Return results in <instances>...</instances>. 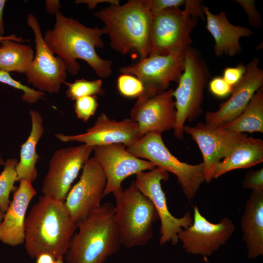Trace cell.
<instances>
[{
	"label": "cell",
	"instance_id": "cell-5",
	"mask_svg": "<svg viewBox=\"0 0 263 263\" xmlns=\"http://www.w3.org/2000/svg\"><path fill=\"white\" fill-rule=\"evenodd\" d=\"M113 195L121 244L127 248L145 245L151 239L153 225L159 219L152 203L140 191L134 180L128 188Z\"/></svg>",
	"mask_w": 263,
	"mask_h": 263
},
{
	"label": "cell",
	"instance_id": "cell-22",
	"mask_svg": "<svg viewBox=\"0 0 263 263\" xmlns=\"http://www.w3.org/2000/svg\"><path fill=\"white\" fill-rule=\"evenodd\" d=\"M243 240L248 250L247 257L263 254V192L252 191L245 203L241 219Z\"/></svg>",
	"mask_w": 263,
	"mask_h": 263
},
{
	"label": "cell",
	"instance_id": "cell-3",
	"mask_svg": "<svg viewBox=\"0 0 263 263\" xmlns=\"http://www.w3.org/2000/svg\"><path fill=\"white\" fill-rule=\"evenodd\" d=\"M104 24L110 46L123 55L149 56L152 19L147 0H129L123 5H110L93 14Z\"/></svg>",
	"mask_w": 263,
	"mask_h": 263
},
{
	"label": "cell",
	"instance_id": "cell-9",
	"mask_svg": "<svg viewBox=\"0 0 263 263\" xmlns=\"http://www.w3.org/2000/svg\"><path fill=\"white\" fill-rule=\"evenodd\" d=\"M185 54L150 55L119 69L121 74L133 75L143 84V93L133 107H138L167 90L171 82L178 83L185 68Z\"/></svg>",
	"mask_w": 263,
	"mask_h": 263
},
{
	"label": "cell",
	"instance_id": "cell-19",
	"mask_svg": "<svg viewBox=\"0 0 263 263\" xmlns=\"http://www.w3.org/2000/svg\"><path fill=\"white\" fill-rule=\"evenodd\" d=\"M173 91L171 89L163 91L132 109L130 119L137 124L141 137L149 132L162 133L174 129L176 111Z\"/></svg>",
	"mask_w": 263,
	"mask_h": 263
},
{
	"label": "cell",
	"instance_id": "cell-27",
	"mask_svg": "<svg viewBox=\"0 0 263 263\" xmlns=\"http://www.w3.org/2000/svg\"><path fill=\"white\" fill-rule=\"evenodd\" d=\"M18 162L17 158L7 159L5 161L4 169L0 174V208L3 213L9 207L10 194L14 189V184L17 182L16 166Z\"/></svg>",
	"mask_w": 263,
	"mask_h": 263
},
{
	"label": "cell",
	"instance_id": "cell-42",
	"mask_svg": "<svg viewBox=\"0 0 263 263\" xmlns=\"http://www.w3.org/2000/svg\"><path fill=\"white\" fill-rule=\"evenodd\" d=\"M5 39H10L19 43L25 42V40L22 37H17L15 34H12L7 36H0V45L1 41Z\"/></svg>",
	"mask_w": 263,
	"mask_h": 263
},
{
	"label": "cell",
	"instance_id": "cell-44",
	"mask_svg": "<svg viewBox=\"0 0 263 263\" xmlns=\"http://www.w3.org/2000/svg\"><path fill=\"white\" fill-rule=\"evenodd\" d=\"M4 164L5 161L2 158L1 153L0 152V166H4Z\"/></svg>",
	"mask_w": 263,
	"mask_h": 263
},
{
	"label": "cell",
	"instance_id": "cell-11",
	"mask_svg": "<svg viewBox=\"0 0 263 263\" xmlns=\"http://www.w3.org/2000/svg\"><path fill=\"white\" fill-rule=\"evenodd\" d=\"M169 177L167 171L156 167L148 171L137 174L134 180L136 187L151 201L157 212L161 222L159 244L162 245L168 242L176 245L179 242V233L191 225L193 221L188 211L179 218L169 212L161 186V181L167 180Z\"/></svg>",
	"mask_w": 263,
	"mask_h": 263
},
{
	"label": "cell",
	"instance_id": "cell-6",
	"mask_svg": "<svg viewBox=\"0 0 263 263\" xmlns=\"http://www.w3.org/2000/svg\"><path fill=\"white\" fill-rule=\"evenodd\" d=\"M210 76L208 66L196 49L190 46L186 52L184 71L173 92L176 119L174 135L184 138L186 121L195 120L201 114L205 88Z\"/></svg>",
	"mask_w": 263,
	"mask_h": 263
},
{
	"label": "cell",
	"instance_id": "cell-14",
	"mask_svg": "<svg viewBox=\"0 0 263 263\" xmlns=\"http://www.w3.org/2000/svg\"><path fill=\"white\" fill-rule=\"evenodd\" d=\"M93 151L106 177L104 197L123 190L122 183L128 177L156 167L153 163L132 154L121 143L94 146Z\"/></svg>",
	"mask_w": 263,
	"mask_h": 263
},
{
	"label": "cell",
	"instance_id": "cell-41",
	"mask_svg": "<svg viewBox=\"0 0 263 263\" xmlns=\"http://www.w3.org/2000/svg\"><path fill=\"white\" fill-rule=\"evenodd\" d=\"M6 0H0V36H3L4 34V27L3 21V12Z\"/></svg>",
	"mask_w": 263,
	"mask_h": 263
},
{
	"label": "cell",
	"instance_id": "cell-30",
	"mask_svg": "<svg viewBox=\"0 0 263 263\" xmlns=\"http://www.w3.org/2000/svg\"><path fill=\"white\" fill-rule=\"evenodd\" d=\"M116 83L119 93L126 97L138 98L143 91L141 81L132 75L121 74L118 77Z\"/></svg>",
	"mask_w": 263,
	"mask_h": 263
},
{
	"label": "cell",
	"instance_id": "cell-21",
	"mask_svg": "<svg viewBox=\"0 0 263 263\" xmlns=\"http://www.w3.org/2000/svg\"><path fill=\"white\" fill-rule=\"evenodd\" d=\"M203 9L206 28L215 42V56L219 57L225 55L233 56L241 53L242 48L240 44V38L250 37L254 32L248 28L231 24L224 11L214 14L204 5Z\"/></svg>",
	"mask_w": 263,
	"mask_h": 263
},
{
	"label": "cell",
	"instance_id": "cell-26",
	"mask_svg": "<svg viewBox=\"0 0 263 263\" xmlns=\"http://www.w3.org/2000/svg\"><path fill=\"white\" fill-rule=\"evenodd\" d=\"M223 127L239 133L263 132V86L256 92L241 114Z\"/></svg>",
	"mask_w": 263,
	"mask_h": 263
},
{
	"label": "cell",
	"instance_id": "cell-28",
	"mask_svg": "<svg viewBox=\"0 0 263 263\" xmlns=\"http://www.w3.org/2000/svg\"><path fill=\"white\" fill-rule=\"evenodd\" d=\"M64 84L67 87L66 96L71 100L86 96L103 95L105 93L102 81L100 79L92 80L77 79L72 83L65 81Z\"/></svg>",
	"mask_w": 263,
	"mask_h": 263
},
{
	"label": "cell",
	"instance_id": "cell-43",
	"mask_svg": "<svg viewBox=\"0 0 263 263\" xmlns=\"http://www.w3.org/2000/svg\"><path fill=\"white\" fill-rule=\"evenodd\" d=\"M54 263H64L63 261V258H60L56 259Z\"/></svg>",
	"mask_w": 263,
	"mask_h": 263
},
{
	"label": "cell",
	"instance_id": "cell-31",
	"mask_svg": "<svg viewBox=\"0 0 263 263\" xmlns=\"http://www.w3.org/2000/svg\"><path fill=\"white\" fill-rule=\"evenodd\" d=\"M74 106L77 118L86 122L95 113L98 107L97 97L91 95L80 97L75 100Z\"/></svg>",
	"mask_w": 263,
	"mask_h": 263
},
{
	"label": "cell",
	"instance_id": "cell-24",
	"mask_svg": "<svg viewBox=\"0 0 263 263\" xmlns=\"http://www.w3.org/2000/svg\"><path fill=\"white\" fill-rule=\"evenodd\" d=\"M30 114L32 122L30 133L26 141L21 145L19 161L16 166L17 181L28 180L33 182L38 176L36 165L39 158L36 148L44 132L43 118L40 113L31 110Z\"/></svg>",
	"mask_w": 263,
	"mask_h": 263
},
{
	"label": "cell",
	"instance_id": "cell-8",
	"mask_svg": "<svg viewBox=\"0 0 263 263\" xmlns=\"http://www.w3.org/2000/svg\"><path fill=\"white\" fill-rule=\"evenodd\" d=\"M198 20L180 7L152 14L149 55L185 54L191 46L190 35Z\"/></svg>",
	"mask_w": 263,
	"mask_h": 263
},
{
	"label": "cell",
	"instance_id": "cell-10",
	"mask_svg": "<svg viewBox=\"0 0 263 263\" xmlns=\"http://www.w3.org/2000/svg\"><path fill=\"white\" fill-rule=\"evenodd\" d=\"M94 149L93 146L83 144L56 150L50 159L43 181V196L64 202L72 183Z\"/></svg>",
	"mask_w": 263,
	"mask_h": 263
},
{
	"label": "cell",
	"instance_id": "cell-17",
	"mask_svg": "<svg viewBox=\"0 0 263 263\" xmlns=\"http://www.w3.org/2000/svg\"><path fill=\"white\" fill-rule=\"evenodd\" d=\"M259 64V59L255 57L245 65L246 73L233 86L230 98L221 103L217 111L206 113L205 124L224 127L241 114L256 92L263 86V70Z\"/></svg>",
	"mask_w": 263,
	"mask_h": 263
},
{
	"label": "cell",
	"instance_id": "cell-2",
	"mask_svg": "<svg viewBox=\"0 0 263 263\" xmlns=\"http://www.w3.org/2000/svg\"><path fill=\"white\" fill-rule=\"evenodd\" d=\"M77 228L64 202L40 197L25 219V249L33 258L43 253L63 258Z\"/></svg>",
	"mask_w": 263,
	"mask_h": 263
},
{
	"label": "cell",
	"instance_id": "cell-18",
	"mask_svg": "<svg viewBox=\"0 0 263 263\" xmlns=\"http://www.w3.org/2000/svg\"><path fill=\"white\" fill-rule=\"evenodd\" d=\"M55 136L64 142L76 141L94 147L121 143L127 147L141 137L137 124L131 119L116 121L111 119L104 113L84 133L76 135L59 133Z\"/></svg>",
	"mask_w": 263,
	"mask_h": 263
},
{
	"label": "cell",
	"instance_id": "cell-13",
	"mask_svg": "<svg viewBox=\"0 0 263 263\" xmlns=\"http://www.w3.org/2000/svg\"><path fill=\"white\" fill-rule=\"evenodd\" d=\"M106 177L93 156L84 164L79 180L70 190L64 201L71 217L77 224L98 208L104 197Z\"/></svg>",
	"mask_w": 263,
	"mask_h": 263
},
{
	"label": "cell",
	"instance_id": "cell-16",
	"mask_svg": "<svg viewBox=\"0 0 263 263\" xmlns=\"http://www.w3.org/2000/svg\"><path fill=\"white\" fill-rule=\"evenodd\" d=\"M193 210L192 225L179 233V241L187 253L210 256L230 238L235 230V225L227 217L216 224L211 223L197 206Z\"/></svg>",
	"mask_w": 263,
	"mask_h": 263
},
{
	"label": "cell",
	"instance_id": "cell-4",
	"mask_svg": "<svg viewBox=\"0 0 263 263\" xmlns=\"http://www.w3.org/2000/svg\"><path fill=\"white\" fill-rule=\"evenodd\" d=\"M77 226L65 254L67 263H105L122 245L111 203L101 205Z\"/></svg>",
	"mask_w": 263,
	"mask_h": 263
},
{
	"label": "cell",
	"instance_id": "cell-40",
	"mask_svg": "<svg viewBox=\"0 0 263 263\" xmlns=\"http://www.w3.org/2000/svg\"><path fill=\"white\" fill-rule=\"evenodd\" d=\"M55 260L51 255L43 253L37 257L36 263H54Z\"/></svg>",
	"mask_w": 263,
	"mask_h": 263
},
{
	"label": "cell",
	"instance_id": "cell-34",
	"mask_svg": "<svg viewBox=\"0 0 263 263\" xmlns=\"http://www.w3.org/2000/svg\"><path fill=\"white\" fill-rule=\"evenodd\" d=\"M244 10L248 17L249 23L256 28L262 26L261 16L256 9L255 5V1L253 0H236Z\"/></svg>",
	"mask_w": 263,
	"mask_h": 263
},
{
	"label": "cell",
	"instance_id": "cell-39",
	"mask_svg": "<svg viewBox=\"0 0 263 263\" xmlns=\"http://www.w3.org/2000/svg\"><path fill=\"white\" fill-rule=\"evenodd\" d=\"M60 7L58 0H46V9L49 14L55 13Z\"/></svg>",
	"mask_w": 263,
	"mask_h": 263
},
{
	"label": "cell",
	"instance_id": "cell-32",
	"mask_svg": "<svg viewBox=\"0 0 263 263\" xmlns=\"http://www.w3.org/2000/svg\"><path fill=\"white\" fill-rule=\"evenodd\" d=\"M242 187L252 191L263 192V169L248 171L244 179Z\"/></svg>",
	"mask_w": 263,
	"mask_h": 263
},
{
	"label": "cell",
	"instance_id": "cell-20",
	"mask_svg": "<svg viewBox=\"0 0 263 263\" xmlns=\"http://www.w3.org/2000/svg\"><path fill=\"white\" fill-rule=\"evenodd\" d=\"M19 182V186L14 192L13 199L0 224V241L12 246L24 242L26 212L30 202L37 194L31 182L21 180Z\"/></svg>",
	"mask_w": 263,
	"mask_h": 263
},
{
	"label": "cell",
	"instance_id": "cell-35",
	"mask_svg": "<svg viewBox=\"0 0 263 263\" xmlns=\"http://www.w3.org/2000/svg\"><path fill=\"white\" fill-rule=\"evenodd\" d=\"M150 12L153 14L167 10L184 6L186 0H147Z\"/></svg>",
	"mask_w": 263,
	"mask_h": 263
},
{
	"label": "cell",
	"instance_id": "cell-37",
	"mask_svg": "<svg viewBox=\"0 0 263 263\" xmlns=\"http://www.w3.org/2000/svg\"><path fill=\"white\" fill-rule=\"evenodd\" d=\"M202 1L199 0H186L184 9L195 18L205 20L203 9Z\"/></svg>",
	"mask_w": 263,
	"mask_h": 263
},
{
	"label": "cell",
	"instance_id": "cell-36",
	"mask_svg": "<svg viewBox=\"0 0 263 263\" xmlns=\"http://www.w3.org/2000/svg\"><path fill=\"white\" fill-rule=\"evenodd\" d=\"M246 71L245 65L238 64L235 67L225 68L222 77L227 83L233 86L240 81Z\"/></svg>",
	"mask_w": 263,
	"mask_h": 263
},
{
	"label": "cell",
	"instance_id": "cell-33",
	"mask_svg": "<svg viewBox=\"0 0 263 263\" xmlns=\"http://www.w3.org/2000/svg\"><path fill=\"white\" fill-rule=\"evenodd\" d=\"M208 88L215 96L224 98L231 94L233 86L227 83L222 76H216L209 81Z\"/></svg>",
	"mask_w": 263,
	"mask_h": 263
},
{
	"label": "cell",
	"instance_id": "cell-45",
	"mask_svg": "<svg viewBox=\"0 0 263 263\" xmlns=\"http://www.w3.org/2000/svg\"><path fill=\"white\" fill-rule=\"evenodd\" d=\"M4 213H3L0 208V224L1 223L3 219V217H4Z\"/></svg>",
	"mask_w": 263,
	"mask_h": 263
},
{
	"label": "cell",
	"instance_id": "cell-29",
	"mask_svg": "<svg viewBox=\"0 0 263 263\" xmlns=\"http://www.w3.org/2000/svg\"><path fill=\"white\" fill-rule=\"evenodd\" d=\"M0 83L6 84L23 92L22 99L29 104L36 103L44 95V92L37 91L23 85L20 81L12 78L8 72L0 70Z\"/></svg>",
	"mask_w": 263,
	"mask_h": 263
},
{
	"label": "cell",
	"instance_id": "cell-38",
	"mask_svg": "<svg viewBox=\"0 0 263 263\" xmlns=\"http://www.w3.org/2000/svg\"><path fill=\"white\" fill-rule=\"evenodd\" d=\"M108 2L110 5H119L118 0H77L75 1L76 3H85L88 6V9L91 10L96 7L98 3Z\"/></svg>",
	"mask_w": 263,
	"mask_h": 263
},
{
	"label": "cell",
	"instance_id": "cell-25",
	"mask_svg": "<svg viewBox=\"0 0 263 263\" xmlns=\"http://www.w3.org/2000/svg\"><path fill=\"white\" fill-rule=\"evenodd\" d=\"M35 54L32 47L10 39L0 45V70L8 72L25 73L30 67Z\"/></svg>",
	"mask_w": 263,
	"mask_h": 263
},
{
	"label": "cell",
	"instance_id": "cell-23",
	"mask_svg": "<svg viewBox=\"0 0 263 263\" xmlns=\"http://www.w3.org/2000/svg\"><path fill=\"white\" fill-rule=\"evenodd\" d=\"M263 161V141L246 137L237 142L217 166L214 178L232 170L249 168Z\"/></svg>",
	"mask_w": 263,
	"mask_h": 263
},
{
	"label": "cell",
	"instance_id": "cell-15",
	"mask_svg": "<svg viewBox=\"0 0 263 263\" xmlns=\"http://www.w3.org/2000/svg\"><path fill=\"white\" fill-rule=\"evenodd\" d=\"M183 130L196 143L201 152L205 181L207 183L214 178L218 165L233 146L247 136L245 133L201 122L194 126H184Z\"/></svg>",
	"mask_w": 263,
	"mask_h": 263
},
{
	"label": "cell",
	"instance_id": "cell-7",
	"mask_svg": "<svg viewBox=\"0 0 263 263\" xmlns=\"http://www.w3.org/2000/svg\"><path fill=\"white\" fill-rule=\"evenodd\" d=\"M161 134L149 132L126 147L127 150L134 156L147 159L175 175L186 197L191 199L205 181L203 164L191 165L180 161L167 148Z\"/></svg>",
	"mask_w": 263,
	"mask_h": 263
},
{
	"label": "cell",
	"instance_id": "cell-12",
	"mask_svg": "<svg viewBox=\"0 0 263 263\" xmlns=\"http://www.w3.org/2000/svg\"><path fill=\"white\" fill-rule=\"evenodd\" d=\"M27 23L33 31L36 44L34 59L25 73L27 82L42 92L57 93L66 80L65 64L47 45L38 19L33 14L28 15Z\"/></svg>",
	"mask_w": 263,
	"mask_h": 263
},
{
	"label": "cell",
	"instance_id": "cell-1",
	"mask_svg": "<svg viewBox=\"0 0 263 263\" xmlns=\"http://www.w3.org/2000/svg\"><path fill=\"white\" fill-rule=\"evenodd\" d=\"M56 22L52 30L47 31L44 40L54 54L64 62L67 72L77 74L80 66L77 59L85 61L100 77L106 78L113 73V62L103 59L95 49H102L103 28H90L78 20L64 16L58 10L55 12Z\"/></svg>",
	"mask_w": 263,
	"mask_h": 263
}]
</instances>
